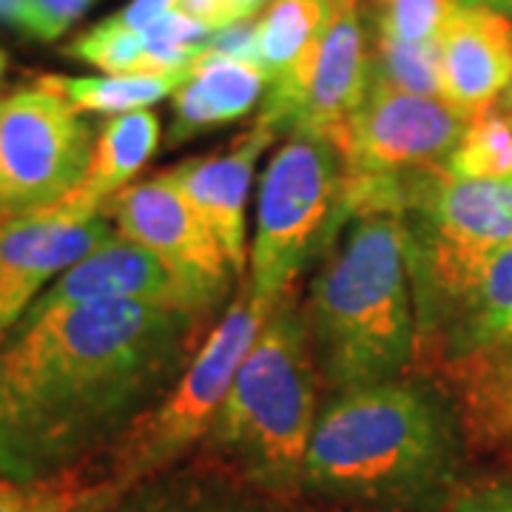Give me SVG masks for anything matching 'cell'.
Wrapping results in <instances>:
<instances>
[{"label": "cell", "mask_w": 512, "mask_h": 512, "mask_svg": "<svg viewBox=\"0 0 512 512\" xmlns=\"http://www.w3.org/2000/svg\"><path fill=\"white\" fill-rule=\"evenodd\" d=\"M202 322L126 299L20 319L0 342V478L55 476L109 447L183 376Z\"/></svg>", "instance_id": "1"}, {"label": "cell", "mask_w": 512, "mask_h": 512, "mask_svg": "<svg viewBox=\"0 0 512 512\" xmlns=\"http://www.w3.org/2000/svg\"><path fill=\"white\" fill-rule=\"evenodd\" d=\"M458 427L439 387L390 379L339 393L313 430L302 490L362 507H419L450 484Z\"/></svg>", "instance_id": "2"}, {"label": "cell", "mask_w": 512, "mask_h": 512, "mask_svg": "<svg viewBox=\"0 0 512 512\" xmlns=\"http://www.w3.org/2000/svg\"><path fill=\"white\" fill-rule=\"evenodd\" d=\"M305 322L339 393L399 379L416 362V305L399 214H353L322 251Z\"/></svg>", "instance_id": "3"}, {"label": "cell", "mask_w": 512, "mask_h": 512, "mask_svg": "<svg viewBox=\"0 0 512 512\" xmlns=\"http://www.w3.org/2000/svg\"><path fill=\"white\" fill-rule=\"evenodd\" d=\"M316 379L305 311L288 291L256 336L208 441L239 476L271 495L302 490L316 430Z\"/></svg>", "instance_id": "4"}, {"label": "cell", "mask_w": 512, "mask_h": 512, "mask_svg": "<svg viewBox=\"0 0 512 512\" xmlns=\"http://www.w3.org/2000/svg\"><path fill=\"white\" fill-rule=\"evenodd\" d=\"M274 308L276 299L259 296L251 282L242 279L237 299L211 333H205L200 350L174 387L151 410L131 421L109 447L94 453L111 481L131 490L143 478L163 473L165 467L191 453L197 441L208 439L239 365L254 348Z\"/></svg>", "instance_id": "5"}, {"label": "cell", "mask_w": 512, "mask_h": 512, "mask_svg": "<svg viewBox=\"0 0 512 512\" xmlns=\"http://www.w3.org/2000/svg\"><path fill=\"white\" fill-rule=\"evenodd\" d=\"M345 183V154L333 140L296 128L259 180L248 282L282 299L313 254L328 248Z\"/></svg>", "instance_id": "6"}, {"label": "cell", "mask_w": 512, "mask_h": 512, "mask_svg": "<svg viewBox=\"0 0 512 512\" xmlns=\"http://www.w3.org/2000/svg\"><path fill=\"white\" fill-rule=\"evenodd\" d=\"M92 128L60 94L23 89L0 106V220L52 208L80 185Z\"/></svg>", "instance_id": "7"}, {"label": "cell", "mask_w": 512, "mask_h": 512, "mask_svg": "<svg viewBox=\"0 0 512 512\" xmlns=\"http://www.w3.org/2000/svg\"><path fill=\"white\" fill-rule=\"evenodd\" d=\"M370 86V52L359 0H336L322 40L291 72L268 83L259 111L262 126L313 131L345 148L350 117Z\"/></svg>", "instance_id": "8"}, {"label": "cell", "mask_w": 512, "mask_h": 512, "mask_svg": "<svg viewBox=\"0 0 512 512\" xmlns=\"http://www.w3.org/2000/svg\"><path fill=\"white\" fill-rule=\"evenodd\" d=\"M464 128L467 117L441 97L370 83L348 123L345 180H399L410 171L444 165Z\"/></svg>", "instance_id": "9"}, {"label": "cell", "mask_w": 512, "mask_h": 512, "mask_svg": "<svg viewBox=\"0 0 512 512\" xmlns=\"http://www.w3.org/2000/svg\"><path fill=\"white\" fill-rule=\"evenodd\" d=\"M103 217H114L120 239L151 251L171 274L180 276L208 311L225 302L234 274L220 239L168 171L114 194Z\"/></svg>", "instance_id": "10"}, {"label": "cell", "mask_w": 512, "mask_h": 512, "mask_svg": "<svg viewBox=\"0 0 512 512\" xmlns=\"http://www.w3.org/2000/svg\"><path fill=\"white\" fill-rule=\"evenodd\" d=\"M111 239L103 211L77 191L0 222V342L32 308L40 288Z\"/></svg>", "instance_id": "11"}, {"label": "cell", "mask_w": 512, "mask_h": 512, "mask_svg": "<svg viewBox=\"0 0 512 512\" xmlns=\"http://www.w3.org/2000/svg\"><path fill=\"white\" fill-rule=\"evenodd\" d=\"M512 342V239L481 259L447 302L416 319V367L433 379L447 367Z\"/></svg>", "instance_id": "12"}, {"label": "cell", "mask_w": 512, "mask_h": 512, "mask_svg": "<svg viewBox=\"0 0 512 512\" xmlns=\"http://www.w3.org/2000/svg\"><path fill=\"white\" fill-rule=\"evenodd\" d=\"M148 302L160 308L191 313L208 319L214 311L202 305L197 293L185 285L177 274H171L157 256L128 242V239H109L94 254L80 259L46 293H40L23 319H43L60 311H72L92 302Z\"/></svg>", "instance_id": "13"}, {"label": "cell", "mask_w": 512, "mask_h": 512, "mask_svg": "<svg viewBox=\"0 0 512 512\" xmlns=\"http://www.w3.org/2000/svg\"><path fill=\"white\" fill-rule=\"evenodd\" d=\"M274 140V128L254 123V128L239 134L231 146L168 168V177L183 188V194L200 211L202 220L208 222L214 237L220 239L231 274L237 279H245L248 262L245 211L254 185V168Z\"/></svg>", "instance_id": "14"}, {"label": "cell", "mask_w": 512, "mask_h": 512, "mask_svg": "<svg viewBox=\"0 0 512 512\" xmlns=\"http://www.w3.org/2000/svg\"><path fill=\"white\" fill-rule=\"evenodd\" d=\"M510 80V18L458 3L441 32V100L470 120L495 106Z\"/></svg>", "instance_id": "15"}, {"label": "cell", "mask_w": 512, "mask_h": 512, "mask_svg": "<svg viewBox=\"0 0 512 512\" xmlns=\"http://www.w3.org/2000/svg\"><path fill=\"white\" fill-rule=\"evenodd\" d=\"M191 69L188 83L174 94V120L168 128L171 146H183L208 128L245 117L268 89V77L259 66L208 49H202Z\"/></svg>", "instance_id": "16"}, {"label": "cell", "mask_w": 512, "mask_h": 512, "mask_svg": "<svg viewBox=\"0 0 512 512\" xmlns=\"http://www.w3.org/2000/svg\"><path fill=\"white\" fill-rule=\"evenodd\" d=\"M157 146H160V117L154 111L140 109L111 117L100 128L89 168L74 191L103 211L106 202L128 188V183L140 174V168L157 154Z\"/></svg>", "instance_id": "17"}, {"label": "cell", "mask_w": 512, "mask_h": 512, "mask_svg": "<svg viewBox=\"0 0 512 512\" xmlns=\"http://www.w3.org/2000/svg\"><path fill=\"white\" fill-rule=\"evenodd\" d=\"M123 495L94 456L55 476L0 478V512H109Z\"/></svg>", "instance_id": "18"}, {"label": "cell", "mask_w": 512, "mask_h": 512, "mask_svg": "<svg viewBox=\"0 0 512 512\" xmlns=\"http://www.w3.org/2000/svg\"><path fill=\"white\" fill-rule=\"evenodd\" d=\"M194 69L177 74H109V77H66L43 74L37 80L40 89L60 94L72 109L92 114H128L160 103L180 92Z\"/></svg>", "instance_id": "19"}, {"label": "cell", "mask_w": 512, "mask_h": 512, "mask_svg": "<svg viewBox=\"0 0 512 512\" xmlns=\"http://www.w3.org/2000/svg\"><path fill=\"white\" fill-rule=\"evenodd\" d=\"M336 0H276L256 20L259 69L268 83L288 74L322 40L333 18Z\"/></svg>", "instance_id": "20"}, {"label": "cell", "mask_w": 512, "mask_h": 512, "mask_svg": "<svg viewBox=\"0 0 512 512\" xmlns=\"http://www.w3.org/2000/svg\"><path fill=\"white\" fill-rule=\"evenodd\" d=\"M444 168L461 180L512 183V120L498 103L467 120Z\"/></svg>", "instance_id": "21"}, {"label": "cell", "mask_w": 512, "mask_h": 512, "mask_svg": "<svg viewBox=\"0 0 512 512\" xmlns=\"http://www.w3.org/2000/svg\"><path fill=\"white\" fill-rule=\"evenodd\" d=\"M370 83H384L421 97H441V40L430 46H402L376 37Z\"/></svg>", "instance_id": "22"}, {"label": "cell", "mask_w": 512, "mask_h": 512, "mask_svg": "<svg viewBox=\"0 0 512 512\" xmlns=\"http://www.w3.org/2000/svg\"><path fill=\"white\" fill-rule=\"evenodd\" d=\"M458 0H373V26L379 40L402 46L439 43Z\"/></svg>", "instance_id": "23"}, {"label": "cell", "mask_w": 512, "mask_h": 512, "mask_svg": "<svg viewBox=\"0 0 512 512\" xmlns=\"http://www.w3.org/2000/svg\"><path fill=\"white\" fill-rule=\"evenodd\" d=\"M66 55L80 63L97 66L106 74H140L143 57H146V40H143V32H131L109 18L97 23L92 32L77 37L66 49Z\"/></svg>", "instance_id": "24"}, {"label": "cell", "mask_w": 512, "mask_h": 512, "mask_svg": "<svg viewBox=\"0 0 512 512\" xmlns=\"http://www.w3.org/2000/svg\"><path fill=\"white\" fill-rule=\"evenodd\" d=\"M131 512H268L254 507L248 501L237 498H220V495H205L202 490H168V493L148 495L143 504H137Z\"/></svg>", "instance_id": "25"}, {"label": "cell", "mask_w": 512, "mask_h": 512, "mask_svg": "<svg viewBox=\"0 0 512 512\" xmlns=\"http://www.w3.org/2000/svg\"><path fill=\"white\" fill-rule=\"evenodd\" d=\"M94 0H29L32 6V37L52 43L63 35L74 20L86 15Z\"/></svg>", "instance_id": "26"}, {"label": "cell", "mask_w": 512, "mask_h": 512, "mask_svg": "<svg viewBox=\"0 0 512 512\" xmlns=\"http://www.w3.org/2000/svg\"><path fill=\"white\" fill-rule=\"evenodd\" d=\"M208 52L217 55L234 57V60H245L259 66V52H256V23L254 20H237L231 26H225L220 32H211V37L205 40Z\"/></svg>", "instance_id": "27"}, {"label": "cell", "mask_w": 512, "mask_h": 512, "mask_svg": "<svg viewBox=\"0 0 512 512\" xmlns=\"http://www.w3.org/2000/svg\"><path fill=\"white\" fill-rule=\"evenodd\" d=\"M177 9L202 23L211 32H220L225 26L237 23V9L231 6V0H177Z\"/></svg>", "instance_id": "28"}, {"label": "cell", "mask_w": 512, "mask_h": 512, "mask_svg": "<svg viewBox=\"0 0 512 512\" xmlns=\"http://www.w3.org/2000/svg\"><path fill=\"white\" fill-rule=\"evenodd\" d=\"M174 9H177V0H131L123 12L114 15V20L131 32H146L151 23H157Z\"/></svg>", "instance_id": "29"}, {"label": "cell", "mask_w": 512, "mask_h": 512, "mask_svg": "<svg viewBox=\"0 0 512 512\" xmlns=\"http://www.w3.org/2000/svg\"><path fill=\"white\" fill-rule=\"evenodd\" d=\"M450 512H512V484H495L464 495Z\"/></svg>", "instance_id": "30"}, {"label": "cell", "mask_w": 512, "mask_h": 512, "mask_svg": "<svg viewBox=\"0 0 512 512\" xmlns=\"http://www.w3.org/2000/svg\"><path fill=\"white\" fill-rule=\"evenodd\" d=\"M0 23H9L32 37V6L29 0H0Z\"/></svg>", "instance_id": "31"}, {"label": "cell", "mask_w": 512, "mask_h": 512, "mask_svg": "<svg viewBox=\"0 0 512 512\" xmlns=\"http://www.w3.org/2000/svg\"><path fill=\"white\" fill-rule=\"evenodd\" d=\"M464 6H484V9H493L501 15H512V0H458Z\"/></svg>", "instance_id": "32"}, {"label": "cell", "mask_w": 512, "mask_h": 512, "mask_svg": "<svg viewBox=\"0 0 512 512\" xmlns=\"http://www.w3.org/2000/svg\"><path fill=\"white\" fill-rule=\"evenodd\" d=\"M231 6L237 9L239 20H251L259 12L262 0H231Z\"/></svg>", "instance_id": "33"}, {"label": "cell", "mask_w": 512, "mask_h": 512, "mask_svg": "<svg viewBox=\"0 0 512 512\" xmlns=\"http://www.w3.org/2000/svg\"><path fill=\"white\" fill-rule=\"evenodd\" d=\"M498 106H501V111L507 114L512 120V80L507 83V89H504V94H501V100H498Z\"/></svg>", "instance_id": "34"}, {"label": "cell", "mask_w": 512, "mask_h": 512, "mask_svg": "<svg viewBox=\"0 0 512 512\" xmlns=\"http://www.w3.org/2000/svg\"><path fill=\"white\" fill-rule=\"evenodd\" d=\"M3 72H6V55L0 52V77H3Z\"/></svg>", "instance_id": "35"}, {"label": "cell", "mask_w": 512, "mask_h": 512, "mask_svg": "<svg viewBox=\"0 0 512 512\" xmlns=\"http://www.w3.org/2000/svg\"><path fill=\"white\" fill-rule=\"evenodd\" d=\"M3 100H6V97H3V92H0V106H3Z\"/></svg>", "instance_id": "36"}, {"label": "cell", "mask_w": 512, "mask_h": 512, "mask_svg": "<svg viewBox=\"0 0 512 512\" xmlns=\"http://www.w3.org/2000/svg\"><path fill=\"white\" fill-rule=\"evenodd\" d=\"M0 222H3V220H0Z\"/></svg>", "instance_id": "37"}, {"label": "cell", "mask_w": 512, "mask_h": 512, "mask_svg": "<svg viewBox=\"0 0 512 512\" xmlns=\"http://www.w3.org/2000/svg\"><path fill=\"white\" fill-rule=\"evenodd\" d=\"M510 185H512V183H510Z\"/></svg>", "instance_id": "38"}]
</instances>
